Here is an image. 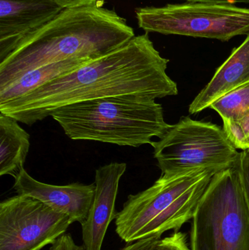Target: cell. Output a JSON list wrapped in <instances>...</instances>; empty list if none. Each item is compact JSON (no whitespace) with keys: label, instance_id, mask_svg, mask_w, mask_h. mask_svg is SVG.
Here are the masks:
<instances>
[{"label":"cell","instance_id":"6da1fadb","mask_svg":"<svg viewBox=\"0 0 249 250\" xmlns=\"http://www.w3.org/2000/svg\"><path fill=\"white\" fill-rule=\"evenodd\" d=\"M149 33L4 104L0 112L32 126L58 108L108 97L135 95L152 100L178 95L167 74L169 60L161 56Z\"/></svg>","mask_w":249,"mask_h":250},{"label":"cell","instance_id":"7a4b0ae2","mask_svg":"<svg viewBox=\"0 0 249 250\" xmlns=\"http://www.w3.org/2000/svg\"><path fill=\"white\" fill-rule=\"evenodd\" d=\"M134 36L124 18L96 3L64 9L0 62V92L31 70L70 59L99 58Z\"/></svg>","mask_w":249,"mask_h":250},{"label":"cell","instance_id":"3957f363","mask_svg":"<svg viewBox=\"0 0 249 250\" xmlns=\"http://www.w3.org/2000/svg\"><path fill=\"white\" fill-rule=\"evenodd\" d=\"M68 138L121 146L139 147L160 138L171 125L156 100L135 96L108 97L70 104L51 116Z\"/></svg>","mask_w":249,"mask_h":250},{"label":"cell","instance_id":"277c9868","mask_svg":"<svg viewBox=\"0 0 249 250\" xmlns=\"http://www.w3.org/2000/svg\"><path fill=\"white\" fill-rule=\"evenodd\" d=\"M217 172L200 169L175 176L162 175L153 185L130 195L115 219V232L126 243L169 230L178 231L193 219L200 200Z\"/></svg>","mask_w":249,"mask_h":250},{"label":"cell","instance_id":"5b68a950","mask_svg":"<svg viewBox=\"0 0 249 250\" xmlns=\"http://www.w3.org/2000/svg\"><path fill=\"white\" fill-rule=\"evenodd\" d=\"M192 220L191 250H249V208L237 165L213 175Z\"/></svg>","mask_w":249,"mask_h":250},{"label":"cell","instance_id":"8992f818","mask_svg":"<svg viewBox=\"0 0 249 250\" xmlns=\"http://www.w3.org/2000/svg\"><path fill=\"white\" fill-rule=\"evenodd\" d=\"M162 175L175 176L200 169L219 172L236 166L241 152L223 128L182 117L151 144Z\"/></svg>","mask_w":249,"mask_h":250},{"label":"cell","instance_id":"52a82bcc","mask_svg":"<svg viewBox=\"0 0 249 250\" xmlns=\"http://www.w3.org/2000/svg\"><path fill=\"white\" fill-rule=\"evenodd\" d=\"M137 23L146 33L181 35L226 42L249 34V8L235 4L185 1L139 7Z\"/></svg>","mask_w":249,"mask_h":250},{"label":"cell","instance_id":"ba28073f","mask_svg":"<svg viewBox=\"0 0 249 250\" xmlns=\"http://www.w3.org/2000/svg\"><path fill=\"white\" fill-rule=\"evenodd\" d=\"M72 223L36 198L10 197L0 203V250H41L55 243Z\"/></svg>","mask_w":249,"mask_h":250},{"label":"cell","instance_id":"9c48e42d","mask_svg":"<svg viewBox=\"0 0 249 250\" xmlns=\"http://www.w3.org/2000/svg\"><path fill=\"white\" fill-rule=\"evenodd\" d=\"M64 9L56 0H0V62Z\"/></svg>","mask_w":249,"mask_h":250},{"label":"cell","instance_id":"30bf717a","mask_svg":"<svg viewBox=\"0 0 249 250\" xmlns=\"http://www.w3.org/2000/svg\"><path fill=\"white\" fill-rule=\"evenodd\" d=\"M14 179L13 189L18 195L39 200L57 212L68 216L73 223L81 224L87 218L95 197V183L49 185L32 178L24 167Z\"/></svg>","mask_w":249,"mask_h":250},{"label":"cell","instance_id":"8fae6325","mask_svg":"<svg viewBox=\"0 0 249 250\" xmlns=\"http://www.w3.org/2000/svg\"><path fill=\"white\" fill-rule=\"evenodd\" d=\"M126 170V163H111L96 170L93 203L87 218L80 224L85 250H102L107 230L116 217L115 201Z\"/></svg>","mask_w":249,"mask_h":250},{"label":"cell","instance_id":"7c38bea8","mask_svg":"<svg viewBox=\"0 0 249 250\" xmlns=\"http://www.w3.org/2000/svg\"><path fill=\"white\" fill-rule=\"evenodd\" d=\"M249 82V34L232 51L209 83L190 104L189 112L198 114L227 92Z\"/></svg>","mask_w":249,"mask_h":250},{"label":"cell","instance_id":"4fadbf2b","mask_svg":"<svg viewBox=\"0 0 249 250\" xmlns=\"http://www.w3.org/2000/svg\"><path fill=\"white\" fill-rule=\"evenodd\" d=\"M30 135L17 120L0 112V176L16 177L23 168Z\"/></svg>","mask_w":249,"mask_h":250},{"label":"cell","instance_id":"5bb4252c","mask_svg":"<svg viewBox=\"0 0 249 250\" xmlns=\"http://www.w3.org/2000/svg\"><path fill=\"white\" fill-rule=\"evenodd\" d=\"M95 59L74 58L31 70L0 92V104L20 98L51 81L67 74Z\"/></svg>","mask_w":249,"mask_h":250},{"label":"cell","instance_id":"9a60e30c","mask_svg":"<svg viewBox=\"0 0 249 250\" xmlns=\"http://www.w3.org/2000/svg\"><path fill=\"white\" fill-rule=\"evenodd\" d=\"M209 108L216 111L222 120H232L249 111V82L218 98Z\"/></svg>","mask_w":249,"mask_h":250},{"label":"cell","instance_id":"2e32d148","mask_svg":"<svg viewBox=\"0 0 249 250\" xmlns=\"http://www.w3.org/2000/svg\"><path fill=\"white\" fill-rule=\"evenodd\" d=\"M223 125L228 139L237 149L249 150V111L238 118L224 120Z\"/></svg>","mask_w":249,"mask_h":250},{"label":"cell","instance_id":"e0dca14e","mask_svg":"<svg viewBox=\"0 0 249 250\" xmlns=\"http://www.w3.org/2000/svg\"><path fill=\"white\" fill-rule=\"evenodd\" d=\"M152 250H191L187 243V235L175 231L168 237L160 239Z\"/></svg>","mask_w":249,"mask_h":250},{"label":"cell","instance_id":"ac0fdd59","mask_svg":"<svg viewBox=\"0 0 249 250\" xmlns=\"http://www.w3.org/2000/svg\"><path fill=\"white\" fill-rule=\"evenodd\" d=\"M237 166L249 208V150L241 151Z\"/></svg>","mask_w":249,"mask_h":250},{"label":"cell","instance_id":"d6986e66","mask_svg":"<svg viewBox=\"0 0 249 250\" xmlns=\"http://www.w3.org/2000/svg\"><path fill=\"white\" fill-rule=\"evenodd\" d=\"M49 250H86L84 246L77 245L69 234L60 236L55 243L51 245Z\"/></svg>","mask_w":249,"mask_h":250},{"label":"cell","instance_id":"ffe728a7","mask_svg":"<svg viewBox=\"0 0 249 250\" xmlns=\"http://www.w3.org/2000/svg\"><path fill=\"white\" fill-rule=\"evenodd\" d=\"M161 239L160 236H152L133 242L120 250H152Z\"/></svg>","mask_w":249,"mask_h":250},{"label":"cell","instance_id":"44dd1931","mask_svg":"<svg viewBox=\"0 0 249 250\" xmlns=\"http://www.w3.org/2000/svg\"><path fill=\"white\" fill-rule=\"evenodd\" d=\"M64 9L96 4L98 0H56Z\"/></svg>","mask_w":249,"mask_h":250},{"label":"cell","instance_id":"7402d4cb","mask_svg":"<svg viewBox=\"0 0 249 250\" xmlns=\"http://www.w3.org/2000/svg\"><path fill=\"white\" fill-rule=\"evenodd\" d=\"M185 1H203V2L220 3V4H235L238 3L249 4V0H180Z\"/></svg>","mask_w":249,"mask_h":250}]
</instances>
